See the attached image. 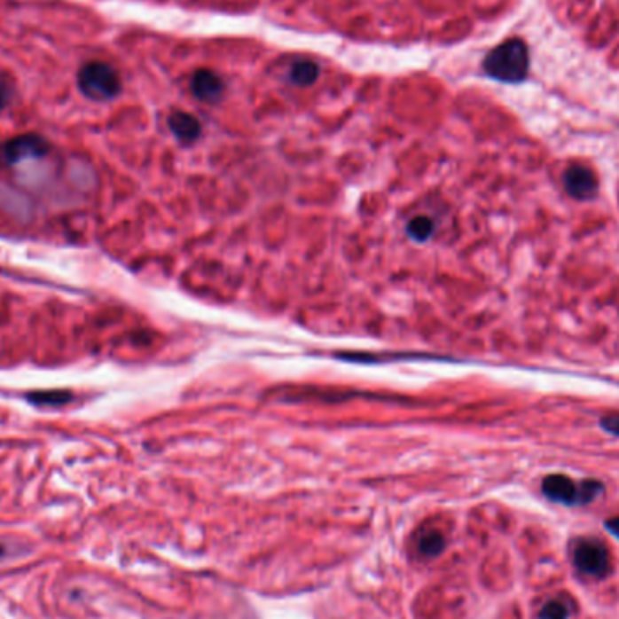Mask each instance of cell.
Returning <instances> with one entry per match:
<instances>
[{
  "label": "cell",
  "instance_id": "277c9868",
  "mask_svg": "<svg viewBox=\"0 0 619 619\" xmlns=\"http://www.w3.org/2000/svg\"><path fill=\"white\" fill-rule=\"evenodd\" d=\"M78 87L83 97L97 102H106L120 95L121 80L109 64L90 62L78 73Z\"/></svg>",
  "mask_w": 619,
  "mask_h": 619
},
{
  "label": "cell",
  "instance_id": "52a82bcc",
  "mask_svg": "<svg viewBox=\"0 0 619 619\" xmlns=\"http://www.w3.org/2000/svg\"><path fill=\"white\" fill-rule=\"evenodd\" d=\"M191 90L194 97L201 102H217L225 91V83L215 73L208 69H200L191 80Z\"/></svg>",
  "mask_w": 619,
  "mask_h": 619
},
{
  "label": "cell",
  "instance_id": "8992f818",
  "mask_svg": "<svg viewBox=\"0 0 619 619\" xmlns=\"http://www.w3.org/2000/svg\"><path fill=\"white\" fill-rule=\"evenodd\" d=\"M563 187L570 198L587 201L598 194L599 180L591 167L572 163L563 172Z\"/></svg>",
  "mask_w": 619,
  "mask_h": 619
},
{
  "label": "cell",
  "instance_id": "3957f363",
  "mask_svg": "<svg viewBox=\"0 0 619 619\" xmlns=\"http://www.w3.org/2000/svg\"><path fill=\"white\" fill-rule=\"evenodd\" d=\"M572 563L585 578L605 580L612 574L608 547L598 538H578L572 544Z\"/></svg>",
  "mask_w": 619,
  "mask_h": 619
},
{
  "label": "cell",
  "instance_id": "ba28073f",
  "mask_svg": "<svg viewBox=\"0 0 619 619\" xmlns=\"http://www.w3.org/2000/svg\"><path fill=\"white\" fill-rule=\"evenodd\" d=\"M168 127L172 130V135L182 140V142H194L200 138L201 135V123L196 116L189 114V113H174L168 118Z\"/></svg>",
  "mask_w": 619,
  "mask_h": 619
},
{
  "label": "cell",
  "instance_id": "e0dca14e",
  "mask_svg": "<svg viewBox=\"0 0 619 619\" xmlns=\"http://www.w3.org/2000/svg\"><path fill=\"white\" fill-rule=\"evenodd\" d=\"M3 554H4V547H0V558H3Z\"/></svg>",
  "mask_w": 619,
  "mask_h": 619
},
{
  "label": "cell",
  "instance_id": "5bb4252c",
  "mask_svg": "<svg viewBox=\"0 0 619 619\" xmlns=\"http://www.w3.org/2000/svg\"><path fill=\"white\" fill-rule=\"evenodd\" d=\"M599 426H601L607 433H610V435H614V436H619V413H608V415L601 417Z\"/></svg>",
  "mask_w": 619,
  "mask_h": 619
},
{
  "label": "cell",
  "instance_id": "7c38bea8",
  "mask_svg": "<svg viewBox=\"0 0 619 619\" xmlns=\"http://www.w3.org/2000/svg\"><path fill=\"white\" fill-rule=\"evenodd\" d=\"M572 615V607L567 599L563 598H556V599H551L547 601L540 614H538V619H568Z\"/></svg>",
  "mask_w": 619,
  "mask_h": 619
},
{
  "label": "cell",
  "instance_id": "9c48e42d",
  "mask_svg": "<svg viewBox=\"0 0 619 619\" xmlns=\"http://www.w3.org/2000/svg\"><path fill=\"white\" fill-rule=\"evenodd\" d=\"M319 78V66L312 60H299L290 69V82L301 87L312 85Z\"/></svg>",
  "mask_w": 619,
  "mask_h": 619
},
{
  "label": "cell",
  "instance_id": "30bf717a",
  "mask_svg": "<svg viewBox=\"0 0 619 619\" xmlns=\"http://www.w3.org/2000/svg\"><path fill=\"white\" fill-rule=\"evenodd\" d=\"M27 399L36 406H64L73 399V395L62 389H48V391H33L27 395Z\"/></svg>",
  "mask_w": 619,
  "mask_h": 619
},
{
  "label": "cell",
  "instance_id": "9a60e30c",
  "mask_svg": "<svg viewBox=\"0 0 619 619\" xmlns=\"http://www.w3.org/2000/svg\"><path fill=\"white\" fill-rule=\"evenodd\" d=\"M12 100V87L0 78V111H3Z\"/></svg>",
  "mask_w": 619,
  "mask_h": 619
},
{
  "label": "cell",
  "instance_id": "4fadbf2b",
  "mask_svg": "<svg viewBox=\"0 0 619 619\" xmlns=\"http://www.w3.org/2000/svg\"><path fill=\"white\" fill-rule=\"evenodd\" d=\"M406 231H408L410 238H413L415 241H426L431 238V234L435 231V223H433V219H429L426 215H417L410 221Z\"/></svg>",
  "mask_w": 619,
  "mask_h": 619
},
{
  "label": "cell",
  "instance_id": "2e32d148",
  "mask_svg": "<svg viewBox=\"0 0 619 619\" xmlns=\"http://www.w3.org/2000/svg\"><path fill=\"white\" fill-rule=\"evenodd\" d=\"M605 529L608 530V533H610L615 540H619V518H610V520H607V521H605Z\"/></svg>",
  "mask_w": 619,
  "mask_h": 619
},
{
  "label": "cell",
  "instance_id": "8fae6325",
  "mask_svg": "<svg viewBox=\"0 0 619 619\" xmlns=\"http://www.w3.org/2000/svg\"><path fill=\"white\" fill-rule=\"evenodd\" d=\"M446 549V538L438 530H429L419 540V551L426 558H436Z\"/></svg>",
  "mask_w": 619,
  "mask_h": 619
},
{
  "label": "cell",
  "instance_id": "7a4b0ae2",
  "mask_svg": "<svg viewBox=\"0 0 619 619\" xmlns=\"http://www.w3.org/2000/svg\"><path fill=\"white\" fill-rule=\"evenodd\" d=\"M603 483L599 480L574 482L567 474H549L542 480V493L554 504L561 505H589L603 493Z\"/></svg>",
  "mask_w": 619,
  "mask_h": 619
},
{
  "label": "cell",
  "instance_id": "5b68a950",
  "mask_svg": "<svg viewBox=\"0 0 619 619\" xmlns=\"http://www.w3.org/2000/svg\"><path fill=\"white\" fill-rule=\"evenodd\" d=\"M50 144L38 135H22L0 145V163L17 165L26 160L42 158L50 153Z\"/></svg>",
  "mask_w": 619,
  "mask_h": 619
},
{
  "label": "cell",
  "instance_id": "6da1fadb",
  "mask_svg": "<svg viewBox=\"0 0 619 619\" xmlns=\"http://www.w3.org/2000/svg\"><path fill=\"white\" fill-rule=\"evenodd\" d=\"M529 50L520 38H511L497 46L483 60V71L505 83H520L529 73Z\"/></svg>",
  "mask_w": 619,
  "mask_h": 619
}]
</instances>
